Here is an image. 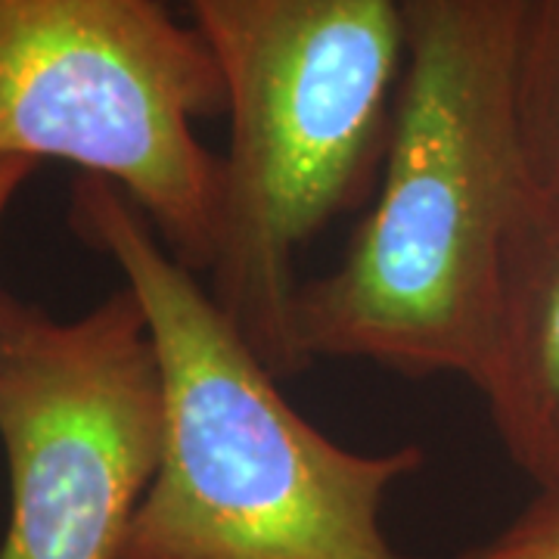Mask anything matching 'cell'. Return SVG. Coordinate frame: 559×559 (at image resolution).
I'll return each mask as SVG.
<instances>
[{"instance_id":"3","label":"cell","mask_w":559,"mask_h":559,"mask_svg":"<svg viewBox=\"0 0 559 559\" xmlns=\"http://www.w3.org/2000/svg\"><path fill=\"white\" fill-rule=\"evenodd\" d=\"M227 87L212 296L277 380L305 370L296 261L373 200L407 62L404 0H187Z\"/></svg>"},{"instance_id":"6","label":"cell","mask_w":559,"mask_h":559,"mask_svg":"<svg viewBox=\"0 0 559 559\" xmlns=\"http://www.w3.org/2000/svg\"><path fill=\"white\" fill-rule=\"evenodd\" d=\"M479 389L507 457L559 491V209L532 200L507 246Z\"/></svg>"},{"instance_id":"9","label":"cell","mask_w":559,"mask_h":559,"mask_svg":"<svg viewBox=\"0 0 559 559\" xmlns=\"http://www.w3.org/2000/svg\"><path fill=\"white\" fill-rule=\"evenodd\" d=\"M38 162L22 159V156H0V221L7 215V209L13 205L16 193L35 175Z\"/></svg>"},{"instance_id":"1","label":"cell","mask_w":559,"mask_h":559,"mask_svg":"<svg viewBox=\"0 0 559 559\" xmlns=\"http://www.w3.org/2000/svg\"><path fill=\"white\" fill-rule=\"evenodd\" d=\"M528 0H404L407 62L370 212L340 267L301 283L305 367L358 358L476 382L528 202L516 60Z\"/></svg>"},{"instance_id":"4","label":"cell","mask_w":559,"mask_h":559,"mask_svg":"<svg viewBox=\"0 0 559 559\" xmlns=\"http://www.w3.org/2000/svg\"><path fill=\"white\" fill-rule=\"evenodd\" d=\"M227 87L162 0H0V156L112 180L190 271L218 255L224 165L197 119Z\"/></svg>"},{"instance_id":"7","label":"cell","mask_w":559,"mask_h":559,"mask_svg":"<svg viewBox=\"0 0 559 559\" xmlns=\"http://www.w3.org/2000/svg\"><path fill=\"white\" fill-rule=\"evenodd\" d=\"M516 112L528 193L559 209V0H528L516 60Z\"/></svg>"},{"instance_id":"8","label":"cell","mask_w":559,"mask_h":559,"mask_svg":"<svg viewBox=\"0 0 559 559\" xmlns=\"http://www.w3.org/2000/svg\"><path fill=\"white\" fill-rule=\"evenodd\" d=\"M448 559H559V491H538L495 538Z\"/></svg>"},{"instance_id":"2","label":"cell","mask_w":559,"mask_h":559,"mask_svg":"<svg viewBox=\"0 0 559 559\" xmlns=\"http://www.w3.org/2000/svg\"><path fill=\"white\" fill-rule=\"evenodd\" d=\"M69 224L116 261L159 352V469L119 559H401L382 503L426 451L360 454L311 426L112 180L79 175Z\"/></svg>"},{"instance_id":"5","label":"cell","mask_w":559,"mask_h":559,"mask_svg":"<svg viewBox=\"0 0 559 559\" xmlns=\"http://www.w3.org/2000/svg\"><path fill=\"white\" fill-rule=\"evenodd\" d=\"M162 436L159 352L131 286L72 320L0 286V559H119Z\"/></svg>"}]
</instances>
